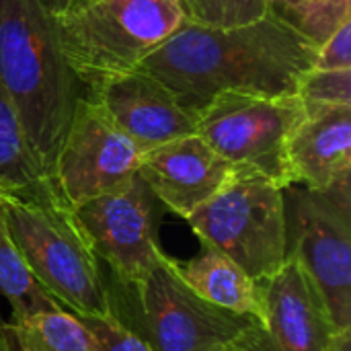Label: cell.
<instances>
[{
	"instance_id": "cell-22",
	"label": "cell",
	"mask_w": 351,
	"mask_h": 351,
	"mask_svg": "<svg viewBox=\"0 0 351 351\" xmlns=\"http://www.w3.org/2000/svg\"><path fill=\"white\" fill-rule=\"evenodd\" d=\"M90 333L97 351H150V348L123 329L109 315H76Z\"/></svg>"
},
{
	"instance_id": "cell-7",
	"label": "cell",
	"mask_w": 351,
	"mask_h": 351,
	"mask_svg": "<svg viewBox=\"0 0 351 351\" xmlns=\"http://www.w3.org/2000/svg\"><path fill=\"white\" fill-rule=\"evenodd\" d=\"M282 191L288 255L315 282L335 325L351 329V177L325 191Z\"/></svg>"
},
{
	"instance_id": "cell-19",
	"label": "cell",
	"mask_w": 351,
	"mask_h": 351,
	"mask_svg": "<svg viewBox=\"0 0 351 351\" xmlns=\"http://www.w3.org/2000/svg\"><path fill=\"white\" fill-rule=\"evenodd\" d=\"M267 14L319 49L351 19V0H267Z\"/></svg>"
},
{
	"instance_id": "cell-20",
	"label": "cell",
	"mask_w": 351,
	"mask_h": 351,
	"mask_svg": "<svg viewBox=\"0 0 351 351\" xmlns=\"http://www.w3.org/2000/svg\"><path fill=\"white\" fill-rule=\"evenodd\" d=\"M185 23L210 29H237L267 16V0H179Z\"/></svg>"
},
{
	"instance_id": "cell-28",
	"label": "cell",
	"mask_w": 351,
	"mask_h": 351,
	"mask_svg": "<svg viewBox=\"0 0 351 351\" xmlns=\"http://www.w3.org/2000/svg\"><path fill=\"white\" fill-rule=\"evenodd\" d=\"M60 2H62V0H58V2H56V4H60ZM56 4H53V6H56Z\"/></svg>"
},
{
	"instance_id": "cell-17",
	"label": "cell",
	"mask_w": 351,
	"mask_h": 351,
	"mask_svg": "<svg viewBox=\"0 0 351 351\" xmlns=\"http://www.w3.org/2000/svg\"><path fill=\"white\" fill-rule=\"evenodd\" d=\"M0 337L4 351H97L78 317L62 308L25 319H2Z\"/></svg>"
},
{
	"instance_id": "cell-5",
	"label": "cell",
	"mask_w": 351,
	"mask_h": 351,
	"mask_svg": "<svg viewBox=\"0 0 351 351\" xmlns=\"http://www.w3.org/2000/svg\"><path fill=\"white\" fill-rule=\"evenodd\" d=\"M51 10L64 56L84 90L138 68L185 23L179 0H62Z\"/></svg>"
},
{
	"instance_id": "cell-6",
	"label": "cell",
	"mask_w": 351,
	"mask_h": 351,
	"mask_svg": "<svg viewBox=\"0 0 351 351\" xmlns=\"http://www.w3.org/2000/svg\"><path fill=\"white\" fill-rule=\"evenodd\" d=\"M282 189L261 175L239 171L185 222L202 247L222 253L265 284L288 259Z\"/></svg>"
},
{
	"instance_id": "cell-1",
	"label": "cell",
	"mask_w": 351,
	"mask_h": 351,
	"mask_svg": "<svg viewBox=\"0 0 351 351\" xmlns=\"http://www.w3.org/2000/svg\"><path fill=\"white\" fill-rule=\"evenodd\" d=\"M315 58L313 43L267 14L237 29L183 23L138 68L158 78L197 117L220 93L294 97Z\"/></svg>"
},
{
	"instance_id": "cell-13",
	"label": "cell",
	"mask_w": 351,
	"mask_h": 351,
	"mask_svg": "<svg viewBox=\"0 0 351 351\" xmlns=\"http://www.w3.org/2000/svg\"><path fill=\"white\" fill-rule=\"evenodd\" d=\"M265 323L278 351H327L339 329L315 282L288 255L284 267L263 284Z\"/></svg>"
},
{
	"instance_id": "cell-3",
	"label": "cell",
	"mask_w": 351,
	"mask_h": 351,
	"mask_svg": "<svg viewBox=\"0 0 351 351\" xmlns=\"http://www.w3.org/2000/svg\"><path fill=\"white\" fill-rule=\"evenodd\" d=\"M0 218L31 276L72 315H107L105 274L62 195L0 193Z\"/></svg>"
},
{
	"instance_id": "cell-9",
	"label": "cell",
	"mask_w": 351,
	"mask_h": 351,
	"mask_svg": "<svg viewBox=\"0 0 351 351\" xmlns=\"http://www.w3.org/2000/svg\"><path fill=\"white\" fill-rule=\"evenodd\" d=\"M72 210L103 269L117 280L146 276L165 253L158 230L169 212L140 175Z\"/></svg>"
},
{
	"instance_id": "cell-15",
	"label": "cell",
	"mask_w": 351,
	"mask_h": 351,
	"mask_svg": "<svg viewBox=\"0 0 351 351\" xmlns=\"http://www.w3.org/2000/svg\"><path fill=\"white\" fill-rule=\"evenodd\" d=\"M175 269L183 282L210 304L265 323V288L241 265L214 249L202 247L191 259H175Z\"/></svg>"
},
{
	"instance_id": "cell-21",
	"label": "cell",
	"mask_w": 351,
	"mask_h": 351,
	"mask_svg": "<svg viewBox=\"0 0 351 351\" xmlns=\"http://www.w3.org/2000/svg\"><path fill=\"white\" fill-rule=\"evenodd\" d=\"M296 95L306 111L331 105H351V70L311 68L300 78Z\"/></svg>"
},
{
	"instance_id": "cell-24",
	"label": "cell",
	"mask_w": 351,
	"mask_h": 351,
	"mask_svg": "<svg viewBox=\"0 0 351 351\" xmlns=\"http://www.w3.org/2000/svg\"><path fill=\"white\" fill-rule=\"evenodd\" d=\"M220 351H278V348L271 341L267 329L261 323H253Z\"/></svg>"
},
{
	"instance_id": "cell-8",
	"label": "cell",
	"mask_w": 351,
	"mask_h": 351,
	"mask_svg": "<svg viewBox=\"0 0 351 351\" xmlns=\"http://www.w3.org/2000/svg\"><path fill=\"white\" fill-rule=\"evenodd\" d=\"M304 115L298 95L220 93L197 113L195 134L241 173H255L288 187L286 144Z\"/></svg>"
},
{
	"instance_id": "cell-4",
	"label": "cell",
	"mask_w": 351,
	"mask_h": 351,
	"mask_svg": "<svg viewBox=\"0 0 351 351\" xmlns=\"http://www.w3.org/2000/svg\"><path fill=\"white\" fill-rule=\"evenodd\" d=\"M103 274L107 315L150 351H220L257 323L197 296L167 253L138 280L123 282L105 269Z\"/></svg>"
},
{
	"instance_id": "cell-11",
	"label": "cell",
	"mask_w": 351,
	"mask_h": 351,
	"mask_svg": "<svg viewBox=\"0 0 351 351\" xmlns=\"http://www.w3.org/2000/svg\"><path fill=\"white\" fill-rule=\"evenodd\" d=\"M142 152L195 134L197 117L152 74L134 68L109 76L84 93Z\"/></svg>"
},
{
	"instance_id": "cell-2",
	"label": "cell",
	"mask_w": 351,
	"mask_h": 351,
	"mask_svg": "<svg viewBox=\"0 0 351 351\" xmlns=\"http://www.w3.org/2000/svg\"><path fill=\"white\" fill-rule=\"evenodd\" d=\"M0 82L51 177L84 86L64 56L49 0H0Z\"/></svg>"
},
{
	"instance_id": "cell-27",
	"label": "cell",
	"mask_w": 351,
	"mask_h": 351,
	"mask_svg": "<svg viewBox=\"0 0 351 351\" xmlns=\"http://www.w3.org/2000/svg\"><path fill=\"white\" fill-rule=\"evenodd\" d=\"M49 2H51V6H53V4H56V2H58V0H49Z\"/></svg>"
},
{
	"instance_id": "cell-10",
	"label": "cell",
	"mask_w": 351,
	"mask_h": 351,
	"mask_svg": "<svg viewBox=\"0 0 351 351\" xmlns=\"http://www.w3.org/2000/svg\"><path fill=\"white\" fill-rule=\"evenodd\" d=\"M140 158L142 150L84 95L53 162L51 181L64 202L76 208L130 183Z\"/></svg>"
},
{
	"instance_id": "cell-16",
	"label": "cell",
	"mask_w": 351,
	"mask_h": 351,
	"mask_svg": "<svg viewBox=\"0 0 351 351\" xmlns=\"http://www.w3.org/2000/svg\"><path fill=\"white\" fill-rule=\"evenodd\" d=\"M0 193L21 197L60 195L25 130L16 109L0 82Z\"/></svg>"
},
{
	"instance_id": "cell-12",
	"label": "cell",
	"mask_w": 351,
	"mask_h": 351,
	"mask_svg": "<svg viewBox=\"0 0 351 351\" xmlns=\"http://www.w3.org/2000/svg\"><path fill=\"white\" fill-rule=\"evenodd\" d=\"M239 169L222 158L199 134H189L142 152L138 175L167 212L189 218L222 191Z\"/></svg>"
},
{
	"instance_id": "cell-25",
	"label": "cell",
	"mask_w": 351,
	"mask_h": 351,
	"mask_svg": "<svg viewBox=\"0 0 351 351\" xmlns=\"http://www.w3.org/2000/svg\"><path fill=\"white\" fill-rule=\"evenodd\" d=\"M327 351H351V329L339 331Z\"/></svg>"
},
{
	"instance_id": "cell-23",
	"label": "cell",
	"mask_w": 351,
	"mask_h": 351,
	"mask_svg": "<svg viewBox=\"0 0 351 351\" xmlns=\"http://www.w3.org/2000/svg\"><path fill=\"white\" fill-rule=\"evenodd\" d=\"M319 70H351V19L346 21L319 49L315 66Z\"/></svg>"
},
{
	"instance_id": "cell-26",
	"label": "cell",
	"mask_w": 351,
	"mask_h": 351,
	"mask_svg": "<svg viewBox=\"0 0 351 351\" xmlns=\"http://www.w3.org/2000/svg\"><path fill=\"white\" fill-rule=\"evenodd\" d=\"M2 319H4V317H2V313H0V323H2ZM0 351H4V346H2V337H0Z\"/></svg>"
},
{
	"instance_id": "cell-18",
	"label": "cell",
	"mask_w": 351,
	"mask_h": 351,
	"mask_svg": "<svg viewBox=\"0 0 351 351\" xmlns=\"http://www.w3.org/2000/svg\"><path fill=\"white\" fill-rule=\"evenodd\" d=\"M0 296L10 304V319H25L37 313L60 311L37 280L31 276L21 251L12 243L0 218ZM64 311V308H62Z\"/></svg>"
},
{
	"instance_id": "cell-14",
	"label": "cell",
	"mask_w": 351,
	"mask_h": 351,
	"mask_svg": "<svg viewBox=\"0 0 351 351\" xmlns=\"http://www.w3.org/2000/svg\"><path fill=\"white\" fill-rule=\"evenodd\" d=\"M290 185L325 191L351 177V105L306 111L286 144Z\"/></svg>"
}]
</instances>
